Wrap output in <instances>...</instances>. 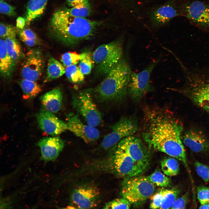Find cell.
<instances>
[{
    "instance_id": "1",
    "label": "cell",
    "mask_w": 209,
    "mask_h": 209,
    "mask_svg": "<svg viewBox=\"0 0 209 209\" xmlns=\"http://www.w3.org/2000/svg\"><path fill=\"white\" fill-rule=\"evenodd\" d=\"M144 114V140L149 147L181 161L189 170L181 137L182 125L162 109L148 108Z\"/></svg>"
},
{
    "instance_id": "2",
    "label": "cell",
    "mask_w": 209,
    "mask_h": 209,
    "mask_svg": "<svg viewBox=\"0 0 209 209\" xmlns=\"http://www.w3.org/2000/svg\"><path fill=\"white\" fill-rule=\"evenodd\" d=\"M98 21L74 16L68 8H60L53 14L49 32L53 39L65 45L73 46L89 39L100 25Z\"/></svg>"
},
{
    "instance_id": "3",
    "label": "cell",
    "mask_w": 209,
    "mask_h": 209,
    "mask_svg": "<svg viewBox=\"0 0 209 209\" xmlns=\"http://www.w3.org/2000/svg\"><path fill=\"white\" fill-rule=\"evenodd\" d=\"M128 58L123 57L92 91L93 97L98 101H119L128 95V85L132 71Z\"/></svg>"
},
{
    "instance_id": "4",
    "label": "cell",
    "mask_w": 209,
    "mask_h": 209,
    "mask_svg": "<svg viewBox=\"0 0 209 209\" xmlns=\"http://www.w3.org/2000/svg\"><path fill=\"white\" fill-rule=\"evenodd\" d=\"M123 40L120 39L102 44L94 51L92 57L95 74L105 76L123 57Z\"/></svg>"
},
{
    "instance_id": "5",
    "label": "cell",
    "mask_w": 209,
    "mask_h": 209,
    "mask_svg": "<svg viewBox=\"0 0 209 209\" xmlns=\"http://www.w3.org/2000/svg\"><path fill=\"white\" fill-rule=\"evenodd\" d=\"M180 16L202 31L209 33V0H176Z\"/></svg>"
},
{
    "instance_id": "6",
    "label": "cell",
    "mask_w": 209,
    "mask_h": 209,
    "mask_svg": "<svg viewBox=\"0 0 209 209\" xmlns=\"http://www.w3.org/2000/svg\"><path fill=\"white\" fill-rule=\"evenodd\" d=\"M183 87L193 102L209 114V67L191 76Z\"/></svg>"
},
{
    "instance_id": "7",
    "label": "cell",
    "mask_w": 209,
    "mask_h": 209,
    "mask_svg": "<svg viewBox=\"0 0 209 209\" xmlns=\"http://www.w3.org/2000/svg\"><path fill=\"white\" fill-rule=\"evenodd\" d=\"M154 191V185L146 176L140 175L125 178L122 183L121 194L131 204L138 206L145 202Z\"/></svg>"
},
{
    "instance_id": "8",
    "label": "cell",
    "mask_w": 209,
    "mask_h": 209,
    "mask_svg": "<svg viewBox=\"0 0 209 209\" xmlns=\"http://www.w3.org/2000/svg\"><path fill=\"white\" fill-rule=\"evenodd\" d=\"M160 56L152 61L140 72H132L128 87V95L134 102H139L147 93L153 90L150 76L153 70L161 61Z\"/></svg>"
},
{
    "instance_id": "9",
    "label": "cell",
    "mask_w": 209,
    "mask_h": 209,
    "mask_svg": "<svg viewBox=\"0 0 209 209\" xmlns=\"http://www.w3.org/2000/svg\"><path fill=\"white\" fill-rule=\"evenodd\" d=\"M72 105L87 125L95 127L101 123L102 116L93 101L91 89L82 91L75 95L72 99Z\"/></svg>"
},
{
    "instance_id": "10",
    "label": "cell",
    "mask_w": 209,
    "mask_h": 209,
    "mask_svg": "<svg viewBox=\"0 0 209 209\" xmlns=\"http://www.w3.org/2000/svg\"><path fill=\"white\" fill-rule=\"evenodd\" d=\"M110 128L111 132L104 137L101 143L105 149L114 146L123 138L133 135L138 130V125L134 116H124Z\"/></svg>"
},
{
    "instance_id": "11",
    "label": "cell",
    "mask_w": 209,
    "mask_h": 209,
    "mask_svg": "<svg viewBox=\"0 0 209 209\" xmlns=\"http://www.w3.org/2000/svg\"><path fill=\"white\" fill-rule=\"evenodd\" d=\"M113 149L110 163L111 168L116 174L125 178L141 175L145 171L117 144Z\"/></svg>"
},
{
    "instance_id": "12",
    "label": "cell",
    "mask_w": 209,
    "mask_h": 209,
    "mask_svg": "<svg viewBox=\"0 0 209 209\" xmlns=\"http://www.w3.org/2000/svg\"><path fill=\"white\" fill-rule=\"evenodd\" d=\"M145 171L149 167L151 158L149 150L138 137L132 136L126 137L117 144Z\"/></svg>"
},
{
    "instance_id": "13",
    "label": "cell",
    "mask_w": 209,
    "mask_h": 209,
    "mask_svg": "<svg viewBox=\"0 0 209 209\" xmlns=\"http://www.w3.org/2000/svg\"><path fill=\"white\" fill-rule=\"evenodd\" d=\"M44 66V57L38 49H33L26 53L21 66L23 79L36 81L41 77Z\"/></svg>"
},
{
    "instance_id": "14",
    "label": "cell",
    "mask_w": 209,
    "mask_h": 209,
    "mask_svg": "<svg viewBox=\"0 0 209 209\" xmlns=\"http://www.w3.org/2000/svg\"><path fill=\"white\" fill-rule=\"evenodd\" d=\"M180 16L176 0H168L151 10L149 18L152 26L159 28L167 25L172 19Z\"/></svg>"
},
{
    "instance_id": "15",
    "label": "cell",
    "mask_w": 209,
    "mask_h": 209,
    "mask_svg": "<svg viewBox=\"0 0 209 209\" xmlns=\"http://www.w3.org/2000/svg\"><path fill=\"white\" fill-rule=\"evenodd\" d=\"M100 197L99 190L95 186L87 185L80 186L73 192L71 202L76 208L89 209L96 207Z\"/></svg>"
},
{
    "instance_id": "16",
    "label": "cell",
    "mask_w": 209,
    "mask_h": 209,
    "mask_svg": "<svg viewBox=\"0 0 209 209\" xmlns=\"http://www.w3.org/2000/svg\"><path fill=\"white\" fill-rule=\"evenodd\" d=\"M66 120L68 129L86 143L93 142L99 138V131L94 127L84 124L75 113H69L66 116Z\"/></svg>"
},
{
    "instance_id": "17",
    "label": "cell",
    "mask_w": 209,
    "mask_h": 209,
    "mask_svg": "<svg viewBox=\"0 0 209 209\" xmlns=\"http://www.w3.org/2000/svg\"><path fill=\"white\" fill-rule=\"evenodd\" d=\"M36 117L40 128L49 135L57 136L68 129L67 124L59 119L53 113L44 109L37 113Z\"/></svg>"
},
{
    "instance_id": "18",
    "label": "cell",
    "mask_w": 209,
    "mask_h": 209,
    "mask_svg": "<svg viewBox=\"0 0 209 209\" xmlns=\"http://www.w3.org/2000/svg\"><path fill=\"white\" fill-rule=\"evenodd\" d=\"M182 140L185 145L194 152L209 153V139L199 130L193 129L187 131L184 133Z\"/></svg>"
},
{
    "instance_id": "19",
    "label": "cell",
    "mask_w": 209,
    "mask_h": 209,
    "mask_svg": "<svg viewBox=\"0 0 209 209\" xmlns=\"http://www.w3.org/2000/svg\"><path fill=\"white\" fill-rule=\"evenodd\" d=\"M41 153V158L45 161H54L64 147L63 140L59 137H46L38 143Z\"/></svg>"
},
{
    "instance_id": "20",
    "label": "cell",
    "mask_w": 209,
    "mask_h": 209,
    "mask_svg": "<svg viewBox=\"0 0 209 209\" xmlns=\"http://www.w3.org/2000/svg\"><path fill=\"white\" fill-rule=\"evenodd\" d=\"M62 99V91L58 87L47 92L40 98L44 109L53 113H56L60 109Z\"/></svg>"
},
{
    "instance_id": "21",
    "label": "cell",
    "mask_w": 209,
    "mask_h": 209,
    "mask_svg": "<svg viewBox=\"0 0 209 209\" xmlns=\"http://www.w3.org/2000/svg\"><path fill=\"white\" fill-rule=\"evenodd\" d=\"M15 64L8 54L5 40L0 41V71L2 75L8 77L12 74Z\"/></svg>"
},
{
    "instance_id": "22",
    "label": "cell",
    "mask_w": 209,
    "mask_h": 209,
    "mask_svg": "<svg viewBox=\"0 0 209 209\" xmlns=\"http://www.w3.org/2000/svg\"><path fill=\"white\" fill-rule=\"evenodd\" d=\"M65 69L62 64L54 57H50L47 64L46 75L44 82H48L60 77L65 73Z\"/></svg>"
},
{
    "instance_id": "23",
    "label": "cell",
    "mask_w": 209,
    "mask_h": 209,
    "mask_svg": "<svg viewBox=\"0 0 209 209\" xmlns=\"http://www.w3.org/2000/svg\"><path fill=\"white\" fill-rule=\"evenodd\" d=\"M23 92L24 99L33 98L37 96L41 91L40 85L36 81L23 79L19 82Z\"/></svg>"
},
{
    "instance_id": "24",
    "label": "cell",
    "mask_w": 209,
    "mask_h": 209,
    "mask_svg": "<svg viewBox=\"0 0 209 209\" xmlns=\"http://www.w3.org/2000/svg\"><path fill=\"white\" fill-rule=\"evenodd\" d=\"M4 40L7 52L15 64L22 56L20 45L16 38H6Z\"/></svg>"
},
{
    "instance_id": "25",
    "label": "cell",
    "mask_w": 209,
    "mask_h": 209,
    "mask_svg": "<svg viewBox=\"0 0 209 209\" xmlns=\"http://www.w3.org/2000/svg\"><path fill=\"white\" fill-rule=\"evenodd\" d=\"M161 165L163 172L166 175L173 176L179 173V164L174 158L170 156L164 158L161 161Z\"/></svg>"
},
{
    "instance_id": "26",
    "label": "cell",
    "mask_w": 209,
    "mask_h": 209,
    "mask_svg": "<svg viewBox=\"0 0 209 209\" xmlns=\"http://www.w3.org/2000/svg\"><path fill=\"white\" fill-rule=\"evenodd\" d=\"M20 39L27 46L32 47L39 44L40 41L36 33L29 28L17 29Z\"/></svg>"
},
{
    "instance_id": "27",
    "label": "cell",
    "mask_w": 209,
    "mask_h": 209,
    "mask_svg": "<svg viewBox=\"0 0 209 209\" xmlns=\"http://www.w3.org/2000/svg\"><path fill=\"white\" fill-rule=\"evenodd\" d=\"M65 73L68 79L74 83H80L84 80V75L81 72L79 67L72 65L66 67Z\"/></svg>"
},
{
    "instance_id": "28",
    "label": "cell",
    "mask_w": 209,
    "mask_h": 209,
    "mask_svg": "<svg viewBox=\"0 0 209 209\" xmlns=\"http://www.w3.org/2000/svg\"><path fill=\"white\" fill-rule=\"evenodd\" d=\"M180 190L177 188L165 189L160 209L171 208L180 193Z\"/></svg>"
},
{
    "instance_id": "29",
    "label": "cell",
    "mask_w": 209,
    "mask_h": 209,
    "mask_svg": "<svg viewBox=\"0 0 209 209\" xmlns=\"http://www.w3.org/2000/svg\"><path fill=\"white\" fill-rule=\"evenodd\" d=\"M80 55L81 58L79 67L84 75H89L90 73L94 64L92 55L87 52L82 53Z\"/></svg>"
},
{
    "instance_id": "30",
    "label": "cell",
    "mask_w": 209,
    "mask_h": 209,
    "mask_svg": "<svg viewBox=\"0 0 209 209\" xmlns=\"http://www.w3.org/2000/svg\"><path fill=\"white\" fill-rule=\"evenodd\" d=\"M146 177L149 182L161 187H167L171 183L169 178L159 171L154 172Z\"/></svg>"
},
{
    "instance_id": "31",
    "label": "cell",
    "mask_w": 209,
    "mask_h": 209,
    "mask_svg": "<svg viewBox=\"0 0 209 209\" xmlns=\"http://www.w3.org/2000/svg\"><path fill=\"white\" fill-rule=\"evenodd\" d=\"M68 9L71 15L80 17L86 18L90 15L91 12V6L89 1L68 8Z\"/></svg>"
},
{
    "instance_id": "32",
    "label": "cell",
    "mask_w": 209,
    "mask_h": 209,
    "mask_svg": "<svg viewBox=\"0 0 209 209\" xmlns=\"http://www.w3.org/2000/svg\"><path fill=\"white\" fill-rule=\"evenodd\" d=\"M80 54L75 52L69 51L62 55L60 60L65 67L77 64L81 59Z\"/></svg>"
},
{
    "instance_id": "33",
    "label": "cell",
    "mask_w": 209,
    "mask_h": 209,
    "mask_svg": "<svg viewBox=\"0 0 209 209\" xmlns=\"http://www.w3.org/2000/svg\"><path fill=\"white\" fill-rule=\"evenodd\" d=\"M131 204L127 199L123 197L116 199L107 203L103 208L129 209Z\"/></svg>"
},
{
    "instance_id": "34",
    "label": "cell",
    "mask_w": 209,
    "mask_h": 209,
    "mask_svg": "<svg viewBox=\"0 0 209 209\" xmlns=\"http://www.w3.org/2000/svg\"><path fill=\"white\" fill-rule=\"evenodd\" d=\"M17 29L13 26L1 22L0 36L2 38H16Z\"/></svg>"
},
{
    "instance_id": "35",
    "label": "cell",
    "mask_w": 209,
    "mask_h": 209,
    "mask_svg": "<svg viewBox=\"0 0 209 209\" xmlns=\"http://www.w3.org/2000/svg\"><path fill=\"white\" fill-rule=\"evenodd\" d=\"M194 166L197 174L206 182L209 181V166L196 161Z\"/></svg>"
},
{
    "instance_id": "36",
    "label": "cell",
    "mask_w": 209,
    "mask_h": 209,
    "mask_svg": "<svg viewBox=\"0 0 209 209\" xmlns=\"http://www.w3.org/2000/svg\"><path fill=\"white\" fill-rule=\"evenodd\" d=\"M165 189H161L158 191L152 197L149 208L151 209H160Z\"/></svg>"
},
{
    "instance_id": "37",
    "label": "cell",
    "mask_w": 209,
    "mask_h": 209,
    "mask_svg": "<svg viewBox=\"0 0 209 209\" xmlns=\"http://www.w3.org/2000/svg\"><path fill=\"white\" fill-rule=\"evenodd\" d=\"M198 199L201 204L209 203V187L200 186L197 188Z\"/></svg>"
},
{
    "instance_id": "38",
    "label": "cell",
    "mask_w": 209,
    "mask_h": 209,
    "mask_svg": "<svg viewBox=\"0 0 209 209\" xmlns=\"http://www.w3.org/2000/svg\"><path fill=\"white\" fill-rule=\"evenodd\" d=\"M0 12L10 17H14L16 15L15 8L3 1H0Z\"/></svg>"
},
{
    "instance_id": "39",
    "label": "cell",
    "mask_w": 209,
    "mask_h": 209,
    "mask_svg": "<svg viewBox=\"0 0 209 209\" xmlns=\"http://www.w3.org/2000/svg\"><path fill=\"white\" fill-rule=\"evenodd\" d=\"M189 196V192L188 191L181 197L177 198L171 208H185L188 202Z\"/></svg>"
},
{
    "instance_id": "40",
    "label": "cell",
    "mask_w": 209,
    "mask_h": 209,
    "mask_svg": "<svg viewBox=\"0 0 209 209\" xmlns=\"http://www.w3.org/2000/svg\"><path fill=\"white\" fill-rule=\"evenodd\" d=\"M68 5L70 7H73L81 4L88 0H66Z\"/></svg>"
},
{
    "instance_id": "41",
    "label": "cell",
    "mask_w": 209,
    "mask_h": 209,
    "mask_svg": "<svg viewBox=\"0 0 209 209\" xmlns=\"http://www.w3.org/2000/svg\"><path fill=\"white\" fill-rule=\"evenodd\" d=\"M26 24V20L25 18L21 17H18L16 20V26L18 28L22 29L24 28Z\"/></svg>"
},
{
    "instance_id": "42",
    "label": "cell",
    "mask_w": 209,
    "mask_h": 209,
    "mask_svg": "<svg viewBox=\"0 0 209 209\" xmlns=\"http://www.w3.org/2000/svg\"><path fill=\"white\" fill-rule=\"evenodd\" d=\"M199 208L200 209H209V203L201 204Z\"/></svg>"
},
{
    "instance_id": "43",
    "label": "cell",
    "mask_w": 209,
    "mask_h": 209,
    "mask_svg": "<svg viewBox=\"0 0 209 209\" xmlns=\"http://www.w3.org/2000/svg\"><path fill=\"white\" fill-rule=\"evenodd\" d=\"M4 0H0V1H4Z\"/></svg>"
}]
</instances>
